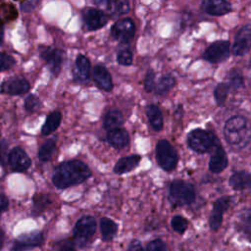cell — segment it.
<instances>
[{
  "label": "cell",
  "instance_id": "1",
  "mask_svg": "<svg viewBox=\"0 0 251 251\" xmlns=\"http://www.w3.org/2000/svg\"><path fill=\"white\" fill-rule=\"evenodd\" d=\"M91 176L88 166L80 160H69L60 163L52 175V182L59 189L77 185Z\"/></svg>",
  "mask_w": 251,
  "mask_h": 251
},
{
  "label": "cell",
  "instance_id": "2",
  "mask_svg": "<svg viewBox=\"0 0 251 251\" xmlns=\"http://www.w3.org/2000/svg\"><path fill=\"white\" fill-rule=\"evenodd\" d=\"M226 141L234 149L240 150L250 143V127L244 116L236 115L229 118L224 126Z\"/></svg>",
  "mask_w": 251,
  "mask_h": 251
},
{
  "label": "cell",
  "instance_id": "3",
  "mask_svg": "<svg viewBox=\"0 0 251 251\" xmlns=\"http://www.w3.org/2000/svg\"><path fill=\"white\" fill-rule=\"evenodd\" d=\"M195 187L182 179H175L169 186V200L173 206H186L194 202Z\"/></svg>",
  "mask_w": 251,
  "mask_h": 251
},
{
  "label": "cell",
  "instance_id": "4",
  "mask_svg": "<svg viewBox=\"0 0 251 251\" xmlns=\"http://www.w3.org/2000/svg\"><path fill=\"white\" fill-rule=\"evenodd\" d=\"M187 145L196 153H207L219 144L217 136L210 130L195 128L187 134Z\"/></svg>",
  "mask_w": 251,
  "mask_h": 251
},
{
  "label": "cell",
  "instance_id": "5",
  "mask_svg": "<svg viewBox=\"0 0 251 251\" xmlns=\"http://www.w3.org/2000/svg\"><path fill=\"white\" fill-rule=\"evenodd\" d=\"M156 161L161 169L172 172L176 169L178 156L174 146L166 139H161L156 144Z\"/></svg>",
  "mask_w": 251,
  "mask_h": 251
},
{
  "label": "cell",
  "instance_id": "6",
  "mask_svg": "<svg viewBox=\"0 0 251 251\" xmlns=\"http://www.w3.org/2000/svg\"><path fill=\"white\" fill-rule=\"evenodd\" d=\"M96 220L92 216H83L79 218L73 229V236L75 243L79 246L85 245L95 234Z\"/></svg>",
  "mask_w": 251,
  "mask_h": 251
},
{
  "label": "cell",
  "instance_id": "7",
  "mask_svg": "<svg viewBox=\"0 0 251 251\" xmlns=\"http://www.w3.org/2000/svg\"><path fill=\"white\" fill-rule=\"evenodd\" d=\"M135 34V25L130 18L118 20L111 27L112 37L120 43L127 44L131 42Z\"/></svg>",
  "mask_w": 251,
  "mask_h": 251
},
{
  "label": "cell",
  "instance_id": "8",
  "mask_svg": "<svg viewBox=\"0 0 251 251\" xmlns=\"http://www.w3.org/2000/svg\"><path fill=\"white\" fill-rule=\"evenodd\" d=\"M230 44L227 40H218L208 46L202 54V58L211 64L222 63L228 59Z\"/></svg>",
  "mask_w": 251,
  "mask_h": 251
},
{
  "label": "cell",
  "instance_id": "9",
  "mask_svg": "<svg viewBox=\"0 0 251 251\" xmlns=\"http://www.w3.org/2000/svg\"><path fill=\"white\" fill-rule=\"evenodd\" d=\"M40 57L46 63L52 75H57L62 68L64 61V52L55 47H42L40 49Z\"/></svg>",
  "mask_w": 251,
  "mask_h": 251
},
{
  "label": "cell",
  "instance_id": "10",
  "mask_svg": "<svg viewBox=\"0 0 251 251\" xmlns=\"http://www.w3.org/2000/svg\"><path fill=\"white\" fill-rule=\"evenodd\" d=\"M230 204H231V197L229 196H222L215 201L213 205L212 213L209 218V226L211 230L217 231L221 227L224 214L229 208Z\"/></svg>",
  "mask_w": 251,
  "mask_h": 251
},
{
  "label": "cell",
  "instance_id": "11",
  "mask_svg": "<svg viewBox=\"0 0 251 251\" xmlns=\"http://www.w3.org/2000/svg\"><path fill=\"white\" fill-rule=\"evenodd\" d=\"M82 19L87 30H97L105 26L109 21L107 15L97 8H85L82 13Z\"/></svg>",
  "mask_w": 251,
  "mask_h": 251
},
{
  "label": "cell",
  "instance_id": "12",
  "mask_svg": "<svg viewBox=\"0 0 251 251\" xmlns=\"http://www.w3.org/2000/svg\"><path fill=\"white\" fill-rule=\"evenodd\" d=\"M43 243V234L40 231L24 233L17 237L12 245L11 251H25L40 246Z\"/></svg>",
  "mask_w": 251,
  "mask_h": 251
},
{
  "label": "cell",
  "instance_id": "13",
  "mask_svg": "<svg viewBox=\"0 0 251 251\" xmlns=\"http://www.w3.org/2000/svg\"><path fill=\"white\" fill-rule=\"evenodd\" d=\"M251 40V26L250 24L243 25L235 34L234 42L231 47L232 53L235 56H243L249 52Z\"/></svg>",
  "mask_w": 251,
  "mask_h": 251
},
{
  "label": "cell",
  "instance_id": "14",
  "mask_svg": "<svg viewBox=\"0 0 251 251\" xmlns=\"http://www.w3.org/2000/svg\"><path fill=\"white\" fill-rule=\"evenodd\" d=\"M30 88L29 82L22 76H14L4 80L0 85V91L9 95H23Z\"/></svg>",
  "mask_w": 251,
  "mask_h": 251
},
{
  "label": "cell",
  "instance_id": "15",
  "mask_svg": "<svg viewBox=\"0 0 251 251\" xmlns=\"http://www.w3.org/2000/svg\"><path fill=\"white\" fill-rule=\"evenodd\" d=\"M8 164L14 172H25L31 165L29 156L21 147L13 148L8 154Z\"/></svg>",
  "mask_w": 251,
  "mask_h": 251
},
{
  "label": "cell",
  "instance_id": "16",
  "mask_svg": "<svg viewBox=\"0 0 251 251\" xmlns=\"http://www.w3.org/2000/svg\"><path fill=\"white\" fill-rule=\"evenodd\" d=\"M91 74V64L89 59L82 55L78 54L75 61V67L73 70V77L76 82L87 83L90 79Z\"/></svg>",
  "mask_w": 251,
  "mask_h": 251
},
{
  "label": "cell",
  "instance_id": "17",
  "mask_svg": "<svg viewBox=\"0 0 251 251\" xmlns=\"http://www.w3.org/2000/svg\"><path fill=\"white\" fill-rule=\"evenodd\" d=\"M228 164V159L225 149L219 143L213 149V153L209 160V170L213 174L222 173Z\"/></svg>",
  "mask_w": 251,
  "mask_h": 251
},
{
  "label": "cell",
  "instance_id": "18",
  "mask_svg": "<svg viewBox=\"0 0 251 251\" xmlns=\"http://www.w3.org/2000/svg\"><path fill=\"white\" fill-rule=\"evenodd\" d=\"M92 78L98 88L110 92L113 89V79L109 71L103 65H96L92 70Z\"/></svg>",
  "mask_w": 251,
  "mask_h": 251
},
{
  "label": "cell",
  "instance_id": "19",
  "mask_svg": "<svg viewBox=\"0 0 251 251\" xmlns=\"http://www.w3.org/2000/svg\"><path fill=\"white\" fill-rule=\"evenodd\" d=\"M201 7L206 14L211 16H223L232 10L231 4L225 0H205Z\"/></svg>",
  "mask_w": 251,
  "mask_h": 251
},
{
  "label": "cell",
  "instance_id": "20",
  "mask_svg": "<svg viewBox=\"0 0 251 251\" xmlns=\"http://www.w3.org/2000/svg\"><path fill=\"white\" fill-rule=\"evenodd\" d=\"M107 140L114 148L123 149L129 143V134L125 128L118 127L108 131Z\"/></svg>",
  "mask_w": 251,
  "mask_h": 251
},
{
  "label": "cell",
  "instance_id": "21",
  "mask_svg": "<svg viewBox=\"0 0 251 251\" xmlns=\"http://www.w3.org/2000/svg\"><path fill=\"white\" fill-rule=\"evenodd\" d=\"M140 161V155H129L126 157H123L119 159L114 166V173L117 175H124L129 173L138 167Z\"/></svg>",
  "mask_w": 251,
  "mask_h": 251
},
{
  "label": "cell",
  "instance_id": "22",
  "mask_svg": "<svg viewBox=\"0 0 251 251\" xmlns=\"http://www.w3.org/2000/svg\"><path fill=\"white\" fill-rule=\"evenodd\" d=\"M96 5H104L107 12L113 17L126 15L129 12V2L127 1H95Z\"/></svg>",
  "mask_w": 251,
  "mask_h": 251
},
{
  "label": "cell",
  "instance_id": "23",
  "mask_svg": "<svg viewBox=\"0 0 251 251\" xmlns=\"http://www.w3.org/2000/svg\"><path fill=\"white\" fill-rule=\"evenodd\" d=\"M228 184L233 190L241 191L250 186V175L246 171H237L234 172L229 179Z\"/></svg>",
  "mask_w": 251,
  "mask_h": 251
},
{
  "label": "cell",
  "instance_id": "24",
  "mask_svg": "<svg viewBox=\"0 0 251 251\" xmlns=\"http://www.w3.org/2000/svg\"><path fill=\"white\" fill-rule=\"evenodd\" d=\"M124 124V116L118 109L109 110L103 118V126L108 131L120 127Z\"/></svg>",
  "mask_w": 251,
  "mask_h": 251
},
{
  "label": "cell",
  "instance_id": "25",
  "mask_svg": "<svg viewBox=\"0 0 251 251\" xmlns=\"http://www.w3.org/2000/svg\"><path fill=\"white\" fill-rule=\"evenodd\" d=\"M146 116L148 121L155 131H160L164 126V119L161 110L156 105H148L146 108Z\"/></svg>",
  "mask_w": 251,
  "mask_h": 251
},
{
  "label": "cell",
  "instance_id": "26",
  "mask_svg": "<svg viewBox=\"0 0 251 251\" xmlns=\"http://www.w3.org/2000/svg\"><path fill=\"white\" fill-rule=\"evenodd\" d=\"M176 85V78L174 75L167 74L160 76V78L155 82L154 92L156 95H166L174 86Z\"/></svg>",
  "mask_w": 251,
  "mask_h": 251
},
{
  "label": "cell",
  "instance_id": "27",
  "mask_svg": "<svg viewBox=\"0 0 251 251\" xmlns=\"http://www.w3.org/2000/svg\"><path fill=\"white\" fill-rule=\"evenodd\" d=\"M62 121V114L60 111H53L51 112L41 127V133L43 135H49L54 132L60 126Z\"/></svg>",
  "mask_w": 251,
  "mask_h": 251
},
{
  "label": "cell",
  "instance_id": "28",
  "mask_svg": "<svg viewBox=\"0 0 251 251\" xmlns=\"http://www.w3.org/2000/svg\"><path fill=\"white\" fill-rule=\"evenodd\" d=\"M100 231L103 240L109 241L114 238L118 231V225L109 218H101L100 219Z\"/></svg>",
  "mask_w": 251,
  "mask_h": 251
},
{
  "label": "cell",
  "instance_id": "29",
  "mask_svg": "<svg viewBox=\"0 0 251 251\" xmlns=\"http://www.w3.org/2000/svg\"><path fill=\"white\" fill-rule=\"evenodd\" d=\"M56 149V138H50L46 140L38 150V159L41 162L49 161Z\"/></svg>",
  "mask_w": 251,
  "mask_h": 251
},
{
  "label": "cell",
  "instance_id": "30",
  "mask_svg": "<svg viewBox=\"0 0 251 251\" xmlns=\"http://www.w3.org/2000/svg\"><path fill=\"white\" fill-rule=\"evenodd\" d=\"M229 89L238 90L244 86V78L238 69H232L227 74V82Z\"/></svg>",
  "mask_w": 251,
  "mask_h": 251
},
{
  "label": "cell",
  "instance_id": "31",
  "mask_svg": "<svg viewBox=\"0 0 251 251\" xmlns=\"http://www.w3.org/2000/svg\"><path fill=\"white\" fill-rule=\"evenodd\" d=\"M229 90H230L229 86L226 82H220L217 84L214 90V98L219 106H222L225 104Z\"/></svg>",
  "mask_w": 251,
  "mask_h": 251
},
{
  "label": "cell",
  "instance_id": "32",
  "mask_svg": "<svg viewBox=\"0 0 251 251\" xmlns=\"http://www.w3.org/2000/svg\"><path fill=\"white\" fill-rule=\"evenodd\" d=\"M25 109L28 113H35L42 108L41 100L34 94H29L25 99Z\"/></svg>",
  "mask_w": 251,
  "mask_h": 251
},
{
  "label": "cell",
  "instance_id": "33",
  "mask_svg": "<svg viewBox=\"0 0 251 251\" xmlns=\"http://www.w3.org/2000/svg\"><path fill=\"white\" fill-rule=\"evenodd\" d=\"M171 226L176 232L182 234L188 227V221L180 215H176L171 220Z\"/></svg>",
  "mask_w": 251,
  "mask_h": 251
},
{
  "label": "cell",
  "instance_id": "34",
  "mask_svg": "<svg viewBox=\"0 0 251 251\" xmlns=\"http://www.w3.org/2000/svg\"><path fill=\"white\" fill-rule=\"evenodd\" d=\"M133 61L132 52L129 49H123L118 52L117 62L122 66H130Z\"/></svg>",
  "mask_w": 251,
  "mask_h": 251
},
{
  "label": "cell",
  "instance_id": "35",
  "mask_svg": "<svg viewBox=\"0 0 251 251\" xmlns=\"http://www.w3.org/2000/svg\"><path fill=\"white\" fill-rule=\"evenodd\" d=\"M15 59L8 53L0 52V72L8 71L15 66Z\"/></svg>",
  "mask_w": 251,
  "mask_h": 251
},
{
  "label": "cell",
  "instance_id": "36",
  "mask_svg": "<svg viewBox=\"0 0 251 251\" xmlns=\"http://www.w3.org/2000/svg\"><path fill=\"white\" fill-rule=\"evenodd\" d=\"M155 87V72L149 69L144 78V89L146 92H153Z\"/></svg>",
  "mask_w": 251,
  "mask_h": 251
},
{
  "label": "cell",
  "instance_id": "37",
  "mask_svg": "<svg viewBox=\"0 0 251 251\" xmlns=\"http://www.w3.org/2000/svg\"><path fill=\"white\" fill-rule=\"evenodd\" d=\"M144 251H167V246L162 239L156 238L147 243Z\"/></svg>",
  "mask_w": 251,
  "mask_h": 251
},
{
  "label": "cell",
  "instance_id": "38",
  "mask_svg": "<svg viewBox=\"0 0 251 251\" xmlns=\"http://www.w3.org/2000/svg\"><path fill=\"white\" fill-rule=\"evenodd\" d=\"M33 203H34V207L37 210H43L47 205L51 203V201L47 195L39 194L33 197Z\"/></svg>",
  "mask_w": 251,
  "mask_h": 251
},
{
  "label": "cell",
  "instance_id": "39",
  "mask_svg": "<svg viewBox=\"0 0 251 251\" xmlns=\"http://www.w3.org/2000/svg\"><path fill=\"white\" fill-rule=\"evenodd\" d=\"M7 149H8V143L4 139L0 142V164L2 166H6V164L8 163Z\"/></svg>",
  "mask_w": 251,
  "mask_h": 251
},
{
  "label": "cell",
  "instance_id": "40",
  "mask_svg": "<svg viewBox=\"0 0 251 251\" xmlns=\"http://www.w3.org/2000/svg\"><path fill=\"white\" fill-rule=\"evenodd\" d=\"M127 251H144V249L142 247L141 242L137 239H134L129 243Z\"/></svg>",
  "mask_w": 251,
  "mask_h": 251
},
{
  "label": "cell",
  "instance_id": "41",
  "mask_svg": "<svg viewBox=\"0 0 251 251\" xmlns=\"http://www.w3.org/2000/svg\"><path fill=\"white\" fill-rule=\"evenodd\" d=\"M8 205H9V201L7 197L3 193H0V214L7 210Z\"/></svg>",
  "mask_w": 251,
  "mask_h": 251
},
{
  "label": "cell",
  "instance_id": "42",
  "mask_svg": "<svg viewBox=\"0 0 251 251\" xmlns=\"http://www.w3.org/2000/svg\"><path fill=\"white\" fill-rule=\"evenodd\" d=\"M59 251H76L75 248L68 241H64L59 247Z\"/></svg>",
  "mask_w": 251,
  "mask_h": 251
},
{
  "label": "cell",
  "instance_id": "43",
  "mask_svg": "<svg viewBox=\"0 0 251 251\" xmlns=\"http://www.w3.org/2000/svg\"><path fill=\"white\" fill-rule=\"evenodd\" d=\"M35 5H36L35 2H30V1L23 3L22 4V10L25 11V12H28L30 10H33L35 8Z\"/></svg>",
  "mask_w": 251,
  "mask_h": 251
},
{
  "label": "cell",
  "instance_id": "44",
  "mask_svg": "<svg viewBox=\"0 0 251 251\" xmlns=\"http://www.w3.org/2000/svg\"><path fill=\"white\" fill-rule=\"evenodd\" d=\"M3 35H4V27H3V23L0 19V44L3 41Z\"/></svg>",
  "mask_w": 251,
  "mask_h": 251
},
{
  "label": "cell",
  "instance_id": "45",
  "mask_svg": "<svg viewBox=\"0 0 251 251\" xmlns=\"http://www.w3.org/2000/svg\"><path fill=\"white\" fill-rule=\"evenodd\" d=\"M3 243H4V232H3V230L0 227V249L3 246Z\"/></svg>",
  "mask_w": 251,
  "mask_h": 251
}]
</instances>
